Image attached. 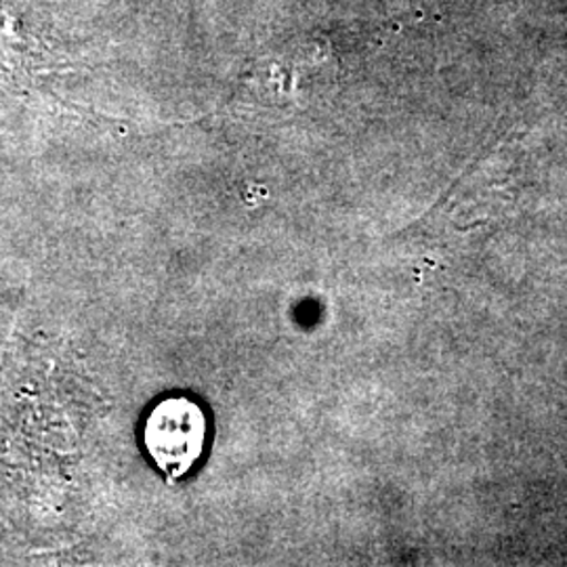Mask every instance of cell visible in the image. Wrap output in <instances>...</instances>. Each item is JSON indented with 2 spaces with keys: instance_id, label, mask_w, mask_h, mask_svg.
Wrapping results in <instances>:
<instances>
[{
  "instance_id": "obj_1",
  "label": "cell",
  "mask_w": 567,
  "mask_h": 567,
  "mask_svg": "<svg viewBox=\"0 0 567 567\" xmlns=\"http://www.w3.org/2000/svg\"><path fill=\"white\" fill-rule=\"evenodd\" d=\"M143 442L154 463L179 480L203 456L206 416L187 398H168L156 405L143 426Z\"/></svg>"
}]
</instances>
